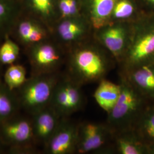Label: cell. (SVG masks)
I'll return each mask as SVG.
<instances>
[{
  "label": "cell",
  "instance_id": "6da1fadb",
  "mask_svg": "<svg viewBox=\"0 0 154 154\" xmlns=\"http://www.w3.org/2000/svg\"><path fill=\"white\" fill-rule=\"evenodd\" d=\"M115 58L91 46L72 51L67 60V75L81 86L98 83L116 67Z\"/></svg>",
  "mask_w": 154,
  "mask_h": 154
},
{
  "label": "cell",
  "instance_id": "7a4b0ae2",
  "mask_svg": "<svg viewBox=\"0 0 154 154\" xmlns=\"http://www.w3.org/2000/svg\"><path fill=\"white\" fill-rule=\"evenodd\" d=\"M121 94L112 110L107 114L106 123L114 133L133 129L148 107L146 99L125 77L119 74Z\"/></svg>",
  "mask_w": 154,
  "mask_h": 154
},
{
  "label": "cell",
  "instance_id": "3957f363",
  "mask_svg": "<svg viewBox=\"0 0 154 154\" xmlns=\"http://www.w3.org/2000/svg\"><path fill=\"white\" fill-rule=\"evenodd\" d=\"M60 77L57 72L35 74L27 80L21 87L20 99L23 106L33 114L49 106Z\"/></svg>",
  "mask_w": 154,
  "mask_h": 154
},
{
  "label": "cell",
  "instance_id": "277c9868",
  "mask_svg": "<svg viewBox=\"0 0 154 154\" xmlns=\"http://www.w3.org/2000/svg\"><path fill=\"white\" fill-rule=\"evenodd\" d=\"M151 62H154V21L133 29L129 48L118 65L119 71H124Z\"/></svg>",
  "mask_w": 154,
  "mask_h": 154
},
{
  "label": "cell",
  "instance_id": "5b68a950",
  "mask_svg": "<svg viewBox=\"0 0 154 154\" xmlns=\"http://www.w3.org/2000/svg\"><path fill=\"white\" fill-rule=\"evenodd\" d=\"M113 137L114 132L106 122L79 123L76 154H112Z\"/></svg>",
  "mask_w": 154,
  "mask_h": 154
},
{
  "label": "cell",
  "instance_id": "8992f818",
  "mask_svg": "<svg viewBox=\"0 0 154 154\" xmlns=\"http://www.w3.org/2000/svg\"><path fill=\"white\" fill-rule=\"evenodd\" d=\"M82 87L67 74L60 77L54 89L50 106L61 118H69L85 106V99Z\"/></svg>",
  "mask_w": 154,
  "mask_h": 154
},
{
  "label": "cell",
  "instance_id": "52a82bcc",
  "mask_svg": "<svg viewBox=\"0 0 154 154\" xmlns=\"http://www.w3.org/2000/svg\"><path fill=\"white\" fill-rule=\"evenodd\" d=\"M97 37L99 42L112 55L118 65L123 59L132 39L133 30L121 25L103 26Z\"/></svg>",
  "mask_w": 154,
  "mask_h": 154
},
{
  "label": "cell",
  "instance_id": "ba28073f",
  "mask_svg": "<svg viewBox=\"0 0 154 154\" xmlns=\"http://www.w3.org/2000/svg\"><path fill=\"white\" fill-rule=\"evenodd\" d=\"M78 123L62 118L54 134L46 144L50 154H76Z\"/></svg>",
  "mask_w": 154,
  "mask_h": 154
},
{
  "label": "cell",
  "instance_id": "9c48e42d",
  "mask_svg": "<svg viewBox=\"0 0 154 154\" xmlns=\"http://www.w3.org/2000/svg\"><path fill=\"white\" fill-rule=\"evenodd\" d=\"M62 57L53 45L41 44L37 45L31 54V61L35 74L58 72L62 65Z\"/></svg>",
  "mask_w": 154,
  "mask_h": 154
},
{
  "label": "cell",
  "instance_id": "30bf717a",
  "mask_svg": "<svg viewBox=\"0 0 154 154\" xmlns=\"http://www.w3.org/2000/svg\"><path fill=\"white\" fill-rule=\"evenodd\" d=\"M119 74L125 77L146 99L154 100V62L119 71Z\"/></svg>",
  "mask_w": 154,
  "mask_h": 154
},
{
  "label": "cell",
  "instance_id": "8fae6325",
  "mask_svg": "<svg viewBox=\"0 0 154 154\" xmlns=\"http://www.w3.org/2000/svg\"><path fill=\"white\" fill-rule=\"evenodd\" d=\"M62 118L50 106L35 113L32 123L34 138L46 146L54 134Z\"/></svg>",
  "mask_w": 154,
  "mask_h": 154
},
{
  "label": "cell",
  "instance_id": "7c38bea8",
  "mask_svg": "<svg viewBox=\"0 0 154 154\" xmlns=\"http://www.w3.org/2000/svg\"><path fill=\"white\" fill-rule=\"evenodd\" d=\"M112 149L116 154H148L147 145L139 138L133 129L114 132Z\"/></svg>",
  "mask_w": 154,
  "mask_h": 154
},
{
  "label": "cell",
  "instance_id": "4fadbf2b",
  "mask_svg": "<svg viewBox=\"0 0 154 154\" xmlns=\"http://www.w3.org/2000/svg\"><path fill=\"white\" fill-rule=\"evenodd\" d=\"M1 125L2 137L10 143L22 144L34 138L32 123L26 119H8Z\"/></svg>",
  "mask_w": 154,
  "mask_h": 154
},
{
  "label": "cell",
  "instance_id": "5bb4252c",
  "mask_svg": "<svg viewBox=\"0 0 154 154\" xmlns=\"http://www.w3.org/2000/svg\"><path fill=\"white\" fill-rule=\"evenodd\" d=\"M93 97L99 107L108 114L118 101L121 94V86L106 78L98 83Z\"/></svg>",
  "mask_w": 154,
  "mask_h": 154
},
{
  "label": "cell",
  "instance_id": "9a60e30c",
  "mask_svg": "<svg viewBox=\"0 0 154 154\" xmlns=\"http://www.w3.org/2000/svg\"><path fill=\"white\" fill-rule=\"evenodd\" d=\"M133 130L146 144L154 142V106L145 110Z\"/></svg>",
  "mask_w": 154,
  "mask_h": 154
},
{
  "label": "cell",
  "instance_id": "2e32d148",
  "mask_svg": "<svg viewBox=\"0 0 154 154\" xmlns=\"http://www.w3.org/2000/svg\"><path fill=\"white\" fill-rule=\"evenodd\" d=\"M57 33L62 41L66 43H74L84 38L86 30L79 23L67 20L58 25Z\"/></svg>",
  "mask_w": 154,
  "mask_h": 154
},
{
  "label": "cell",
  "instance_id": "e0dca14e",
  "mask_svg": "<svg viewBox=\"0 0 154 154\" xmlns=\"http://www.w3.org/2000/svg\"><path fill=\"white\" fill-rule=\"evenodd\" d=\"M116 0H93V18L94 28L98 30L106 26L107 20L113 11Z\"/></svg>",
  "mask_w": 154,
  "mask_h": 154
},
{
  "label": "cell",
  "instance_id": "ac0fdd59",
  "mask_svg": "<svg viewBox=\"0 0 154 154\" xmlns=\"http://www.w3.org/2000/svg\"><path fill=\"white\" fill-rule=\"evenodd\" d=\"M6 86L0 85V125L10 118L16 109V102Z\"/></svg>",
  "mask_w": 154,
  "mask_h": 154
},
{
  "label": "cell",
  "instance_id": "d6986e66",
  "mask_svg": "<svg viewBox=\"0 0 154 154\" xmlns=\"http://www.w3.org/2000/svg\"><path fill=\"white\" fill-rule=\"evenodd\" d=\"M6 86L10 90L21 88L27 81L26 70L20 65H13L6 71L4 75Z\"/></svg>",
  "mask_w": 154,
  "mask_h": 154
},
{
  "label": "cell",
  "instance_id": "ffe728a7",
  "mask_svg": "<svg viewBox=\"0 0 154 154\" xmlns=\"http://www.w3.org/2000/svg\"><path fill=\"white\" fill-rule=\"evenodd\" d=\"M19 52L18 46L7 38L0 47V62L5 65L12 64L17 59Z\"/></svg>",
  "mask_w": 154,
  "mask_h": 154
},
{
  "label": "cell",
  "instance_id": "44dd1931",
  "mask_svg": "<svg viewBox=\"0 0 154 154\" xmlns=\"http://www.w3.org/2000/svg\"><path fill=\"white\" fill-rule=\"evenodd\" d=\"M134 11L132 4L127 0H122L115 5L113 12L118 19L126 18L131 16Z\"/></svg>",
  "mask_w": 154,
  "mask_h": 154
},
{
  "label": "cell",
  "instance_id": "7402d4cb",
  "mask_svg": "<svg viewBox=\"0 0 154 154\" xmlns=\"http://www.w3.org/2000/svg\"><path fill=\"white\" fill-rule=\"evenodd\" d=\"M34 9L44 16H49L52 10L51 0H31Z\"/></svg>",
  "mask_w": 154,
  "mask_h": 154
},
{
  "label": "cell",
  "instance_id": "603a6c76",
  "mask_svg": "<svg viewBox=\"0 0 154 154\" xmlns=\"http://www.w3.org/2000/svg\"><path fill=\"white\" fill-rule=\"evenodd\" d=\"M36 25V24L28 21L22 22L19 25L18 33L22 41L27 43L29 36L32 33Z\"/></svg>",
  "mask_w": 154,
  "mask_h": 154
},
{
  "label": "cell",
  "instance_id": "cb8c5ba5",
  "mask_svg": "<svg viewBox=\"0 0 154 154\" xmlns=\"http://www.w3.org/2000/svg\"><path fill=\"white\" fill-rule=\"evenodd\" d=\"M60 8L63 17L70 16V8L69 0H61L60 2Z\"/></svg>",
  "mask_w": 154,
  "mask_h": 154
},
{
  "label": "cell",
  "instance_id": "d4e9b609",
  "mask_svg": "<svg viewBox=\"0 0 154 154\" xmlns=\"http://www.w3.org/2000/svg\"><path fill=\"white\" fill-rule=\"evenodd\" d=\"M7 14V9L5 5L0 2V22L5 17Z\"/></svg>",
  "mask_w": 154,
  "mask_h": 154
},
{
  "label": "cell",
  "instance_id": "484cf974",
  "mask_svg": "<svg viewBox=\"0 0 154 154\" xmlns=\"http://www.w3.org/2000/svg\"><path fill=\"white\" fill-rule=\"evenodd\" d=\"M69 5L70 8V13L71 16L74 14L77 11V4L75 0H69Z\"/></svg>",
  "mask_w": 154,
  "mask_h": 154
},
{
  "label": "cell",
  "instance_id": "4316f807",
  "mask_svg": "<svg viewBox=\"0 0 154 154\" xmlns=\"http://www.w3.org/2000/svg\"><path fill=\"white\" fill-rule=\"evenodd\" d=\"M148 154H154V142L147 145Z\"/></svg>",
  "mask_w": 154,
  "mask_h": 154
},
{
  "label": "cell",
  "instance_id": "83f0119b",
  "mask_svg": "<svg viewBox=\"0 0 154 154\" xmlns=\"http://www.w3.org/2000/svg\"><path fill=\"white\" fill-rule=\"evenodd\" d=\"M149 2H151L152 5H154V0H148Z\"/></svg>",
  "mask_w": 154,
  "mask_h": 154
}]
</instances>
